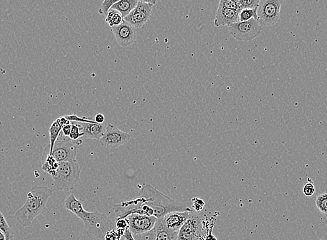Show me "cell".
I'll return each mask as SVG.
<instances>
[{
    "instance_id": "obj_1",
    "label": "cell",
    "mask_w": 327,
    "mask_h": 240,
    "mask_svg": "<svg viewBox=\"0 0 327 240\" xmlns=\"http://www.w3.org/2000/svg\"><path fill=\"white\" fill-rule=\"evenodd\" d=\"M113 208L117 219L126 218L130 215L137 213L156 217L158 219L171 212L183 211L190 209L149 184L142 187L137 198L116 204Z\"/></svg>"
},
{
    "instance_id": "obj_2",
    "label": "cell",
    "mask_w": 327,
    "mask_h": 240,
    "mask_svg": "<svg viewBox=\"0 0 327 240\" xmlns=\"http://www.w3.org/2000/svg\"><path fill=\"white\" fill-rule=\"evenodd\" d=\"M64 207L67 211L71 212L82 221L87 233L98 239H104L106 232L114 229L111 218L98 211H85L82 200L75 197L73 194L66 197Z\"/></svg>"
},
{
    "instance_id": "obj_3",
    "label": "cell",
    "mask_w": 327,
    "mask_h": 240,
    "mask_svg": "<svg viewBox=\"0 0 327 240\" xmlns=\"http://www.w3.org/2000/svg\"><path fill=\"white\" fill-rule=\"evenodd\" d=\"M52 192V189L45 186H34L31 188L23 207L15 214L16 220L22 227H29L38 216L46 213L47 203Z\"/></svg>"
},
{
    "instance_id": "obj_4",
    "label": "cell",
    "mask_w": 327,
    "mask_h": 240,
    "mask_svg": "<svg viewBox=\"0 0 327 240\" xmlns=\"http://www.w3.org/2000/svg\"><path fill=\"white\" fill-rule=\"evenodd\" d=\"M81 170L77 160L60 162L55 175L53 176V185L57 190L70 192L80 179Z\"/></svg>"
},
{
    "instance_id": "obj_5",
    "label": "cell",
    "mask_w": 327,
    "mask_h": 240,
    "mask_svg": "<svg viewBox=\"0 0 327 240\" xmlns=\"http://www.w3.org/2000/svg\"><path fill=\"white\" fill-rule=\"evenodd\" d=\"M82 144V140L72 141L69 137L60 133L53 147L52 156L58 162L76 160L77 147Z\"/></svg>"
},
{
    "instance_id": "obj_6",
    "label": "cell",
    "mask_w": 327,
    "mask_h": 240,
    "mask_svg": "<svg viewBox=\"0 0 327 240\" xmlns=\"http://www.w3.org/2000/svg\"><path fill=\"white\" fill-rule=\"evenodd\" d=\"M283 3V0H260L257 10L260 25L271 26L277 24L279 22Z\"/></svg>"
},
{
    "instance_id": "obj_7",
    "label": "cell",
    "mask_w": 327,
    "mask_h": 240,
    "mask_svg": "<svg viewBox=\"0 0 327 240\" xmlns=\"http://www.w3.org/2000/svg\"><path fill=\"white\" fill-rule=\"evenodd\" d=\"M230 33L239 41H250L258 37L262 31V26L256 19L248 21L237 22L228 26Z\"/></svg>"
},
{
    "instance_id": "obj_8",
    "label": "cell",
    "mask_w": 327,
    "mask_h": 240,
    "mask_svg": "<svg viewBox=\"0 0 327 240\" xmlns=\"http://www.w3.org/2000/svg\"><path fill=\"white\" fill-rule=\"evenodd\" d=\"M203 230V220L193 211L187 222L180 229L177 240H198Z\"/></svg>"
},
{
    "instance_id": "obj_9",
    "label": "cell",
    "mask_w": 327,
    "mask_h": 240,
    "mask_svg": "<svg viewBox=\"0 0 327 240\" xmlns=\"http://www.w3.org/2000/svg\"><path fill=\"white\" fill-rule=\"evenodd\" d=\"M131 136L126 132L121 131L116 126L109 124L106 126L105 133L99 140L103 147L107 149H117L128 143Z\"/></svg>"
},
{
    "instance_id": "obj_10",
    "label": "cell",
    "mask_w": 327,
    "mask_h": 240,
    "mask_svg": "<svg viewBox=\"0 0 327 240\" xmlns=\"http://www.w3.org/2000/svg\"><path fill=\"white\" fill-rule=\"evenodd\" d=\"M153 7L151 4L139 1L135 9L124 18V20L135 29L143 27L150 19Z\"/></svg>"
},
{
    "instance_id": "obj_11",
    "label": "cell",
    "mask_w": 327,
    "mask_h": 240,
    "mask_svg": "<svg viewBox=\"0 0 327 240\" xmlns=\"http://www.w3.org/2000/svg\"><path fill=\"white\" fill-rule=\"evenodd\" d=\"M126 218L129 225L128 229L132 232V235L143 233L152 230L158 220L156 217L147 216L137 213L130 215Z\"/></svg>"
},
{
    "instance_id": "obj_12",
    "label": "cell",
    "mask_w": 327,
    "mask_h": 240,
    "mask_svg": "<svg viewBox=\"0 0 327 240\" xmlns=\"http://www.w3.org/2000/svg\"><path fill=\"white\" fill-rule=\"evenodd\" d=\"M111 29L117 43L121 47H129L133 44L137 39V32L135 28L125 20L122 24L113 26Z\"/></svg>"
},
{
    "instance_id": "obj_13",
    "label": "cell",
    "mask_w": 327,
    "mask_h": 240,
    "mask_svg": "<svg viewBox=\"0 0 327 240\" xmlns=\"http://www.w3.org/2000/svg\"><path fill=\"white\" fill-rule=\"evenodd\" d=\"M193 211L194 210L190 208L186 211L171 212L160 219L166 229L171 232H179L190 217Z\"/></svg>"
},
{
    "instance_id": "obj_14",
    "label": "cell",
    "mask_w": 327,
    "mask_h": 240,
    "mask_svg": "<svg viewBox=\"0 0 327 240\" xmlns=\"http://www.w3.org/2000/svg\"><path fill=\"white\" fill-rule=\"evenodd\" d=\"M239 14L240 11L219 5L215 16V26L217 27L222 26H229L236 23L239 22Z\"/></svg>"
},
{
    "instance_id": "obj_15",
    "label": "cell",
    "mask_w": 327,
    "mask_h": 240,
    "mask_svg": "<svg viewBox=\"0 0 327 240\" xmlns=\"http://www.w3.org/2000/svg\"><path fill=\"white\" fill-rule=\"evenodd\" d=\"M80 123L82 131L85 139L100 140L105 133L106 126L105 124L98 123Z\"/></svg>"
},
{
    "instance_id": "obj_16",
    "label": "cell",
    "mask_w": 327,
    "mask_h": 240,
    "mask_svg": "<svg viewBox=\"0 0 327 240\" xmlns=\"http://www.w3.org/2000/svg\"><path fill=\"white\" fill-rule=\"evenodd\" d=\"M71 122V121L68 120L66 116L61 117V118L56 119L51 124L50 127V153L52 154L53 147L58 136L61 133L62 127L68 123Z\"/></svg>"
},
{
    "instance_id": "obj_17",
    "label": "cell",
    "mask_w": 327,
    "mask_h": 240,
    "mask_svg": "<svg viewBox=\"0 0 327 240\" xmlns=\"http://www.w3.org/2000/svg\"><path fill=\"white\" fill-rule=\"evenodd\" d=\"M58 163L55 158L50 153L49 145L43 151L42 156V169L45 173H48L51 177L55 175L56 169L58 167Z\"/></svg>"
},
{
    "instance_id": "obj_18",
    "label": "cell",
    "mask_w": 327,
    "mask_h": 240,
    "mask_svg": "<svg viewBox=\"0 0 327 240\" xmlns=\"http://www.w3.org/2000/svg\"><path fill=\"white\" fill-rule=\"evenodd\" d=\"M138 3L139 0H121L118 3L113 5L111 9L118 11L124 18L135 9Z\"/></svg>"
},
{
    "instance_id": "obj_19",
    "label": "cell",
    "mask_w": 327,
    "mask_h": 240,
    "mask_svg": "<svg viewBox=\"0 0 327 240\" xmlns=\"http://www.w3.org/2000/svg\"><path fill=\"white\" fill-rule=\"evenodd\" d=\"M157 234V240H177L179 232H171L166 229L160 219L155 225Z\"/></svg>"
},
{
    "instance_id": "obj_20",
    "label": "cell",
    "mask_w": 327,
    "mask_h": 240,
    "mask_svg": "<svg viewBox=\"0 0 327 240\" xmlns=\"http://www.w3.org/2000/svg\"><path fill=\"white\" fill-rule=\"evenodd\" d=\"M124 21V18L122 13L116 9L111 8L109 9L107 16H106L105 22L109 24L111 28L119 25Z\"/></svg>"
},
{
    "instance_id": "obj_21",
    "label": "cell",
    "mask_w": 327,
    "mask_h": 240,
    "mask_svg": "<svg viewBox=\"0 0 327 240\" xmlns=\"http://www.w3.org/2000/svg\"><path fill=\"white\" fill-rule=\"evenodd\" d=\"M257 10H258V7L254 9H242L239 14V22L248 21L253 18L258 20Z\"/></svg>"
},
{
    "instance_id": "obj_22",
    "label": "cell",
    "mask_w": 327,
    "mask_h": 240,
    "mask_svg": "<svg viewBox=\"0 0 327 240\" xmlns=\"http://www.w3.org/2000/svg\"><path fill=\"white\" fill-rule=\"evenodd\" d=\"M0 230L5 234L7 240L14 239V233H13V230L9 227V225L1 211H0Z\"/></svg>"
},
{
    "instance_id": "obj_23",
    "label": "cell",
    "mask_w": 327,
    "mask_h": 240,
    "mask_svg": "<svg viewBox=\"0 0 327 240\" xmlns=\"http://www.w3.org/2000/svg\"><path fill=\"white\" fill-rule=\"evenodd\" d=\"M84 134L82 133V126H81L80 123L77 122H71V131L70 133L69 138L72 141H77L83 137Z\"/></svg>"
},
{
    "instance_id": "obj_24",
    "label": "cell",
    "mask_w": 327,
    "mask_h": 240,
    "mask_svg": "<svg viewBox=\"0 0 327 240\" xmlns=\"http://www.w3.org/2000/svg\"><path fill=\"white\" fill-rule=\"evenodd\" d=\"M315 205L318 211L327 217V193L317 196L315 200Z\"/></svg>"
},
{
    "instance_id": "obj_25",
    "label": "cell",
    "mask_w": 327,
    "mask_h": 240,
    "mask_svg": "<svg viewBox=\"0 0 327 240\" xmlns=\"http://www.w3.org/2000/svg\"><path fill=\"white\" fill-rule=\"evenodd\" d=\"M133 237L135 240H157L156 228L154 227L152 230L143 233L136 234L133 235Z\"/></svg>"
},
{
    "instance_id": "obj_26",
    "label": "cell",
    "mask_w": 327,
    "mask_h": 240,
    "mask_svg": "<svg viewBox=\"0 0 327 240\" xmlns=\"http://www.w3.org/2000/svg\"><path fill=\"white\" fill-rule=\"evenodd\" d=\"M219 5L226 7V8L234 9V10L240 11V9L239 0H219Z\"/></svg>"
},
{
    "instance_id": "obj_27",
    "label": "cell",
    "mask_w": 327,
    "mask_h": 240,
    "mask_svg": "<svg viewBox=\"0 0 327 240\" xmlns=\"http://www.w3.org/2000/svg\"><path fill=\"white\" fill-rule=\"evenodd\" d=\"M119 1H121V0H104L101 7H100V14L107 16V12H108L109 9H110L115 4L118 3Z\"/></svg>"
},
{
    "instance_id": "obj_28",
    "label": "cell",
    "mask_w": 327,
    "mask_h": 240,
    "mask_svg": "<svg viewBox=\"0 0 327 240\" xmlns=\"http://www.w3.org/2000/svg\"><path fill=\"white\" fill-rule=\"evenodd\" d=\"M260 0H239L240 9H254L258 7Z\"/></svg>"
},
{
    "instance_id": "obj_29",
    "label": "cell",
    "mask_w": 327,
    "mask_h": 240,
    "mask_svg": "<svg viewBox=\"0 0 327 240\" xmlns=\"http://www.w3.org/2000/svg\"><path fill=\"white\" fill-rule=\"evenodd\" d=\"M308 181L309 182L306 183L303 187V193L306 196L310 197V196H312L315 194V188L314 185H313V181L309 178H308Z\"/></svg>"
},
{
    "instance_id": "obj_30",
    "label": "cell",
    "mask_w": 327,
    "mask_h": 240,
    "mask_svg": "<svg viewBox=\"0 0 327 240\" xmlns=\"http://www.w3.org/2000/svg\"><path fill=\"white\" fill-rule=\"evenodd\" d=\"M122 237V236L119 235L118 231L116 229H113L109 230V231L106 232L104 239L105 240H119Z\"/></svg>"
},
{
    "instance_id": "obj_31",
    "label": "cell",
    "mask_w": 327,
    "mask_h": 240,
    "mask_svg": "<svg viewBox=\"0 0 327 240\" xmlns=\"http://www.w3.org/2000/svg\"><path fill=\"white\" fill-rule=\"evenodd\" d=\"M116 228L118 229L127 230L129 228L127 218L117 219L116 222Z\"/></svg>"
},
{
    "instance_id": "obj_32",
    "label": "cell",
    "mask_w": 327,
    "mask_h": 240,
    "mask_svg": "<svg viewBox=\"0 0 327 240\" xmlns=\"http://www.w3.org/2000/svg\"><path fill=\"white\" fill-rule=\"evenodd\" d=\"M193 201V208H194V211L195 212H200L203 209L204 205V202L203 200L200 199V198H194L192 200Z\"/></svg>"
},
{
    "instance_id": "obj_33",
    "label": "cell",
    "mask_w": 327,
    "mask_h": 240,
    "mask_svg": "<svg viewBox=\"0 0 327 240\" xmlns=\"http://www.w3.org/2000/svg\"><path fill=\"white\" fill-rule=\"evenodd\" d=\"M71 123L69 122L68 124H65L62 127L61 133L62 135L66 136V137H69L70 133H71Z\"/></svg>"
},
{
    "instance_id": "obj_34",
    "label": "cell",
    "mask_w": 327,
    "mask_h": 240,
    "mask_svg": "<svg viewBox=\"0 0 327 240\" xmlns=\"http://www.w3.org/2000/svg\"><path fill=\"white\" fill-rule=\"evenodd\" d=\"M94 120H95L96 122L98 123V124H104L105 118L103 114L98 113V114L96 115L95 118H94Z\"/></svg>"
},
{
    "instance_id": "obj_35",
    "label": "cell",
    "mask_w": 327,
    "mask_h": 240,
    "mask_svg": "<svg viewBox=\"0 0 327 240\" xmlns=\"http://www.w3.org/2000/svg\"><path fill=\"white\" fill-rule=\"evenodd\" d=\"M139 2L142 3L151 4V5H155L158 2V0H139Z\"/></svg>"
},
{
    "instance_id": "obj_36",
    "label": "cell",
    "mask_w": 327,
    "mask_h": 240,
    "mask_svg": "<svg viewBox=\"0 0 327 240\" xmlns=\"http://www.w3.org/2000/svg\"><path fill=\"white\" fill-rule=\"evenodd\" d=\"M0 240H7L5 234L2 230H0Z\"/></svg>"
}]
</instances>
